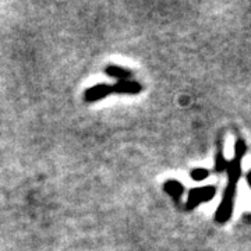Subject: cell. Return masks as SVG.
Returning <instances> with one entry per match:
<instances>
[{"mask_svg":"<svg viewBox=\"0 0 251 251\" xmlns=\"http://www.w3.org/2000/svg\"><path fill=\"white\" fill-rule=\"evenodd\" d=\"M236 191H237V184L227 183V186H226L224 191V196H222V201H221V204L216 209L215 221L218 224H226L232 218Z\"/></svg>","mask_w":251,"mask_h":251,"instance_id":"cell-1","label":"cell"},{"mask_svg":"<svg viewBox=\"0 0 251 251\" xmlns=\"http://www.w3.org/2000/svg\"><path fill=\"white\" fill-rule=\"evenodd\" d=\"M215 194H216L215 186H205V187L193 188V190L188 193L186 208H187L188 211L196 209L198 205H201V204H204V202L211 201L212 198L215 197Z\"/></svg>","mask_w":251,"mask_h":251,"instance_id":"cell-2","label":"cell"},{"mask_svg":"<svg viewBox=\"0 0 251 251\" xmlns=\"http://www.w3.org/2000/svg\"><path fill=\"white\" fill-rule=\"evenodd\" d=\"M112 94H113L112 85H109V84H97V85L91 87L88 90H85V92H84V100L90 102V103H94V102H98L100 99H105L109 95H112Z\"/></svg>","mask_w":251,"mask_h":251,"instance_id":"cell-3","label":"cell"},{"mask_svg":"<svg viewBox=\"0 0 251 251\" xmlns=\"http://www.w3.org/2000/svg\"><path fill=\"white\" fill-rule=\"evenodd\" d=\"M112 88H113V94H119V95H137L143 91L141 84L135 80L117 81L116 84L112 85Z\"/></svg>","mask_w":251,"mask_h":251,"instance_id":"cell-4","label":"cell"},{"mask_svg":"<svg viewBox=\"0 0 251 251\" xmlns=\"http://www.w3.org/2000/svg\"><path fill=\"white\" fill-rule=\"evenodd\" d=\"M105 73L108 74L109 77L112 78H116L117 81H126L131 78V72L126 67H122L119 64H108L106 69H105Z\"/></svg>","mask_w":251,"mask_h":251,"instance_id":"cell-5","label":"cell"},{"mask_svg":"<svg viewBox=\"0 0 251 251\" xmlns=\"http://www.w3.org/2000/svg\"><path fill=\"white\" fill-rule=\"evenodd\" d=\"M226 172H227V183L239 184V180L242 176V161H239L236 158L229 161Z\"/></svg>","mask_w":251,"mask_h":251,"instance_id":"cell-6","label":"cell"},{"mask_svg":"<svg viewBox=\"0 0 251 251\" xmlns=\"http://www.w3.org/2000/svg\"><path fill=\"white\" fill-rule=\"evenodd\" d=\"M163 190L166 194H169L175 201H179L183 193H184V186L177 181V180H168L165 184H163Z\"/></svg>","mask_w":251,"mask_h":251,"instance_id":"cell-7","label":"cell"},{"mask_svg":"<svg viewBox=\"0 0 251 251\" xmlns=\"http://www.w3.org/2000/svg\"><path fill=\"white\" fill-rule=\"evenodd\" d=\"M227 163H229V161H226V158H225L222 150H219L215 156V172L216 173H222L224 171H226V169H227Z\"/></svg>","mask_w":251,"mask_h":251,"instance_id":"cell-8","label":"cell"},{"mask_svg":"<svg viewBox=\"0 0 251 251\" xmlns=\"http://www.w3.org/2000/svg\"><path fill=\"white\" fill-rule=\"evenodd\" d=\"M190 176H191V179L194 180V181H202V180L208 179L209 171L205 169V168H196V169L191 171Z\"/></svg>","mask_w":251,"mask_h":251,"instance_id":"cell-9","label":"cell"},{"mask_svg":"<svg viewBox=\"0 0 251 251\" xmlns=\"http://www.w3.org/2000/svg\"><path fill=\"white\" fill-rule=\"evenodd\" d=\"M246 152H247V145H246V143L243 140H237L234 143V158L239 159V161H242L243 156L246 155Z\"/></svg>","mask_w":251,"mask_h":251,"instance_id":"cell-10","label":"cell"},{"mask_svg":"<svg viewBox=\"0 0 251 251\" xmlns=\"http://www.w3.org/2000/svg\"><path fill=\"white\" fill-rule=\"evenodd\" d=\"M246 177H247V181H249V186L251 187V172H249V173H247V176H246Z\"/></svg>","mask_w":251,"mask_h":251,"instance_id":"cell-11","label":"cell"}]
</instances>
